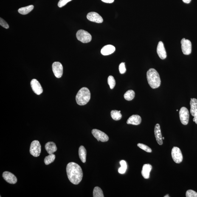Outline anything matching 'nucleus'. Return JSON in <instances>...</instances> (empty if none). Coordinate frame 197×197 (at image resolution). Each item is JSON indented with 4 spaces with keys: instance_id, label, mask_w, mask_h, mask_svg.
<instances>
[{
    "instance_id": "35",
    "label": "nucleus",
    "mask_w": 197,
    "mask_h": 197,
    "mask_svg": "<svg viewBox=\"0 0 197 197\" xmlns=\"http://www.w3.org/2000/svg\"><path fill=\"white\" fill-rule=\"evenodd\" d=\"M184 3L186 4H189L191 1V0H182Z\"/></svg>"
},
{
    "instance_id": "3",
    "label": "nucleus",
    "mask_w": 197,
    "mask_h": 197,
    "mask_svg": "<svg viewBox=\"0 0 197 197\" xmlns=\"http://www.w3.org/2000/svg\"><path fill=\"white\" fill-rule=\"evenodd\" d=\"M90 98V92L89 89L86 87H83L80 89L76 97L77 104L80 105H86L89 102Z\"/></svg>"
},
{
    "instance_id": "13",
    "label": "nucleus",
    "mask_w": 197,
    "mask_h": 197,
    "mask_svg": "<svg viewBox=\"0 0 197 197\" xmlns=\"http://www.w3.org/2000/svg\"><path fill=\"white\" fill-rule=\"evenodd\" d=\"M30 84L32 90L35 94L37 95H40L43 93V88L38 80L35 79H33L31 81Z\"/></svg>"
},
{
    "instance_id": "24",
    "label": "nucleus",
    "mask_w": 197,
    "mask_h": 197,
    "mask_svg": "<svg viewBox=\"0 0 197 197\" xmlns=\"http://www.w3.org/2000/svg\"><path fill=\"white\" fill-rule=\"evenodd\" d=\"M135 95V93L134 91L132 90H129L127 91L124 94V98L127 100H131L134 98Z\"/></svg>"
},
{
    "instance_id": "27",
    "label": "nucleus",
    "mask_w": 197,
    "mask_h": 197,
    "mask_svg": "<svg viewBox=\"0 0 197 197\" xmlns=\"http://www.w3.org/2000/svg\"><path fill=\"white\" fill-rule=\"evenodd\" d=\"M121 167L118 169L119 173L123 174L125 173L127 169V165L126 162L125 160H121L120 162Z\"/></svg>"
},
{
    "instance_id": "21",
    "label": "nucleus",
    "mask_w": 197,
    "mask_h": 197,
    "mask_svg": "<svg viewBox=\"0 0 197 197\" xmlns=\"http://www.w3.org/2000/svg\"><path fill=\"white\" fill-rule=\"evenodd\" d=\"M79 156L81 160L83 163L86 162L87 151L86 149L83 146H81L79 149Z\"/></svg>"
},
{
    "instance_id": "17",
    "label": "nucleus",
    "mask_w": 197,
    "mask_h": 197,
    "mask_svg": "<svg viewBox=\"0 0 197 197\" xmlns=\"http://www.w3.org/2000/svg\"><path fill=\"white\" fill-rule=\"evenodd\" d=\"M115 51V48L112 45H106L102 48L101 50V53L104 56L111 55Z\"/></svg>"
},
{
    "instance_id": "37",
    "label": "nucleus",
    "mask_w": 197,
    "mask_h": 197,
    "mask_svg": "<svg viewBox=\"0 0 197 197\" xmlns=\"http://www.w3.org/2000/svg\"><path fill=\"white\" fill-rule=\"evenodd\" d=\"M162 139H164V137H162Z\"/></svg>"
},
{
    "instance_id": "36",
    "label": "nucleus",
    "mask_w": 197,
    "mask_h": 197,
    "mask_svg": "<svg viewBox=\"0 0 197 197\" xmlns=\"http://www.w3.org/2000/svg\"><path fill=\"white\" fill-rule=\"evenodd\" d=\"M164 197H170V196H169V195H165V196H164Z\"/></svg>"
},
{
    "instance_id": "8",
    "label": "nucleus",
    "mask_w": 197,
    "mask_h": 197,
    "mask_svg": "<svg viewBox=\"0 0 197 197\" xmlns=\"http://www.w3.org/2000/svg\"><path fill=\"white\" fill-rule=\"evenodd\" d=\"M179 116L181 123L184 125H187L188 123L190 117L188 110L185 107H182L179 111Z\"/></svg>"
},
{
    "instance_id": "25",
    "label": "nucleus",
    "mask_w": 197,
    "mask_h": 197,
    "mask_svg": "<svg viewBox=\"0 0 197 197\" xmlns=\"http://www.w3.org/2000/svg\"><path fill=\"white\" fill-rule=\"evenodd\" d=\"M93 197H104L102 189L98 187L94 188L93 191Z\"/></svg>"
},
{
    "instance_id": "38",
    "label": "nucleus",
    "mask_w": 197,
    "mask_h": 197,
    "mask_svg": "<svg viewBox=\"0 0 197 197\" xmlns=\"http://www.w3.org/2000/svg\"><path fill=\"white\" fill-rule=\"evenodd\" d=\"M176 111H178V110H176Z\"/></svg>"
},
{
    "instance_id": "10",
    "label": "nucleus",
    "mask_w": 197,
    "mask_h": 197,
    "mask_svg": "<svg viewBox=\"0 0 197 197\" xmlns=\"http://www.w3.org/2000/svg\"><path fill=\"white\" fill-rule=\"evenodd\" d=\"M52 70L53 73L57 78H61L63 75V68L61 64L59 62H55L53 64Z\"/></svg>"
},
{
    "instance_id": "6",
    "label": "nucleus",
    "mask_w": 197,
    "mask_h": 197,
    "mask_svg": "<svg viewBox=\"0 0 197 197\" xmlns=\"http://www.w3.org/2000/svg\"><path fill=\"white\" fill-rule=\"evenodd\" d=\"M181 49L183 53L185 55H189L192 52V43L188 40L183 38L181 40Z\"/></svg>"
},
{
    "instance_id": "20",
    "label": "nucleus",
    "mask_w": 197,
    "mask_h": 197,
    "mask_svg": "<svg viewBox=\"0 0 197 197\" xmlns=\"http://www.w3.org/2000/svg\"><path fill=\"white\" fill-rule=\"evenodd\" d=\"M45 149L49 154H53L57 149L56 144L53 142H47L45 145Z\"/></svg>"
},
{
    "instance_id": "12",
    "label": "nucleus",
    "mask_w": 197,
    "mask_h": 197,
    "mask_svg": "<svg viewBox=\"0 0 197 197\" xmlns=\"http://www.w3.org/2000/svg\"><path fill=\"white\" fill-rule=\"evenodd\" d=\"M87 17L88 20L92 22L101 23L103 22V18L97 12H90L88 14Z\"/></svg>"
},
{
    "instance_id": "15",
    "label": "nucleus",
    "mask_w": 197,
    "mask_h": 197,
    "mask_svg": "<svg viewBox=\"0 0 197 197\" xmlns=\"http://www.w3.org/2000/svg\"><path fill=\"white\" fill-rule=\"evenodd\" d=\"M157 52L159 58L161 59L164 60L166 58L167 56L166 51L164 47V43L162 41H159L158 43Z\"/></svg>"
},
{
    "instance_id": "34",
    "label": "nucleus",
    "mask_w": 197,
    "mask_h": 197,
    "mask_svg": "<svg viewBox=\"0 0 197 197\" xmlns=\"http://www.w3.org/2000/svg\"><path fill=\"white\" fill-rule=\"evenodd\" d=\"M101 1L104 2L111 4L114 2V0H101Z\"/></svg>"
},
{
    "instance_id": "29",
    "label": "nucleus",
    "mask_w": 197,
    "mask_h": 197,
    "mask_svg": "<svg viewBox=\"0 0 197 197\" xmlns=\"http://www.w3.org/2000/svg\"><path fill=\"white\" fill-rule=\"evenodd\" d=\"M139 148L142 149V150H144L147 152L151 153L152 152V150L151 148L147 146L144 145V144L139 143L137 144Z\"/></svg>"
},
{
    "instance_id": "22",
    "label": "nucleus",
    "mask_w": 197,
    "mask_h": 197,
    "mask_svg": "<svg viewBox=\"0 0 197 197\" xmlns=\"http://www.w3.org/2000/svg\"><path fill=\"white\" fill-rule=\"evenodd\" d=\"M34 7V6L32 5L22 7L18 9V12L21 14H27L33 10Z\"/></svg>"
},
{
    "instance_id": "28",
    "label": "nucleus",
    "mask_w": 197,
    "mask_h": 197,
    "mask_svg": "<svg viewBox=\"0 0 197 197\" xmlns=\"http://www.w3.org/2000/svg\"><path fill=\"white\" fill-rule=\"evenodd\" d=\"M108 83L109 85L110 88L113 89L116 84V82L114 77L112 76H110L108 78Z\"/></svg>"
},
{
    "instance_id": "1",
    "label": "nucleus",
    "mask_w": 197,
    "mask_h": 197,
    "mask_svg": "<svg viewBox=\"0 0 197 197\" xmlns=\"http://www.w3.org/2000/svg\"><path fill=\"white\" fill-rule=\"evenodd\" d=\"M68 179L72 184L77 185L79 184L83 177V172L81 167L78 164L71 162L66 167Z\"/></svg>"
},
{
    "instance_id": "32",
    "label": "nucleus",
    "mask_w": 197,
    "mask_h": 197,
    "mask_svg": "<svg viewBox=\"0 0 197 197\" xmlns=\"http://www.w3.org/2000/svg\"><path fill=\"white\" fill-rule=\"evenodd\" d=\"M72 0H60L58 4V6L59 7H62L66 5L68 2Z\"/></svg>"
},
{
    "instance_id": "30",
    "label": "nucleus",
    "mask_w": 197,
    "mask_h": 197,
    "mask_svg": "<svg viewBox=\"0 0 197 197\" xmlns=\"http://www.w3.org/2000/svg\"><path fill=\"white\" fill-rule=\"evenodd\" d=\"M186 196L187 197H197V193L193 190H188L186 192Z\"/></svg>"
},
{
    "instance_id": "9",
    "label": "nucleus",
    "mask_w": 197,
    "mask_h": 197,
    "mask_svg": "<svg viewBox=\"0 0 197 197\" xmlns=\"http://www.w3.org/2000/svg\"><path fill=\"white\" fill-rule=\"evenodd\" d=\"M92 134L97 140L102 142H106L108 141L109 137L106 134L100 130L94 129L92 130Z\"/></svg>"
},
{
    "instance_id": "19",
    "label": "nucleus",
    "mask_w": 197,
    "mask_h": 197,
    "mask_svg": "<svg viewBox=\"0 0 197 197\" xmlns=\"http://www.w3.org/2000/svg\"><path fill=\"white\" fill-rule=\"evenodd\" d=\"M152 169V166L150 164H146L143 165L141 172L143 177L145 179L149 178L150 173Z\"/></svg>"
},
{
    "instance_id": "31",
    "label": "nucleus",
    "mask_w": 197,
    "mask_h": 197,
    "mask_svg": "<svg viewBox=\"0 0 197 197\" xmlns=\"http://www.w3.org/2000/svg\"><path fill=\"white\" fill-rule=\"evenodd\" d=\"M119 71L121 74H125L126 72V68L125 67V63H122L119 66Z\"/></svg>"
},
{
    "instance_id": "26",
    "label": "nucleus",
    "mask_w": 197,
    "mask_h": 197,
    "mask_svg": "<svg viewBox=\"0 0 197 197\" xmlns=\"http://www.w3.org/2000/svg\"><path fill=\"white\" fill-rule=\"evenodd\" d=\"M56 156L53 154H50L48 156H46L44 159V162L46 165H48L49 164L53 162L55 160Z\"/></svg>"
},
{
    "instance_id": "16",
    "label": "nucleus",
    "mask_w": 197,
    "mask_h": 197,
    "mask_svg": "<svg viewBox=\"0 0 197 197\" xmlns=\"http://www.w3.org/2000/svg\"><path fill=\"white\" fill-rule=\"evenodd\" d=\"M154 132L157 142L159 145H162L163 144L162 137L161 133L160 126L159 124H157L155 126Z\"/></svg>"
},
{
    "instance_id": "2",
    "label": "nucleus",
    "mask_w": 197,
    "mask_h": 197,
    "mask_svg": "<svg viewBox=\"0 0 197 197\" xmlns=\"http://www.w3.org/2000/svg\"><path fill=\"white\" fill-rule=\"evenodd\" d=\"M146 75L148 84L152 88L155 89L160 86L161 83L160 77L156 69L153 68L150 69L147 72Z\"/></svg>"
},
{
    "instance_id": "11",
    "label": "nucleus",
    "mask_w": 197,
    "mask_h": 197,
    "mask_svg": "<svg viewBox=\"0 0 197 197\" xmlns=\"http://www.w3.org/2000/svg\"><path fill=\"white\" fill-rule=\"evenodd\" d=\"M190 105L191 114L194 117L193 121L197 124V99L191 98V99Z\"/></svg>"
},
{
    "instance_id": "14",
    "label": "nucleus",
    "mask_w": 197,
    "mask_h": 197,
    "mask_svg": "<svg viewBox=\"0 0 197 197\" xmlns=\"http://www.w3.org/2000/svg\"><path fill=\"white\" fill-rule=\"evenodd\" d=\"M2 177L6 181L10 184H16L17 181V179L16 176L9 172H4L3 173Z\"/></svg>"
},
{
    "instance_id": "23",
    "label": "nucleus",
    "mask_w": 197,
    "mask_h": 197,
    "mask_svg": "<svg viewBox=\"0 0 197 197\" xmlns=\"http://www.w3.org/2000/svg\"><path fill=\"white\" fill-rule=\"evenodd\" d=\"M111 115L112 118L115 121L120 120L122 117L121 111H118L116 110H114L111 111Z\"/></svg>"
},
{
    "instance_id": "7",
    "label": "nucleus",
    "mask_w": 197,
    "mask_h": 197,
    "mask_svg": "<svg viewBox=\"0 0 197 197\" xmlns=\"http://www.w3.org/2000/svg\"><path fill=\"white\" fill-rule=\"evenodd\" d=\"M172 157L173 160L176 163L179 164L182 162L183 156L180 149L177 147H174L172 150Z\"/></svg>"
},
{
    "instance_id": "5",
    "label": "nucleus",
    "mask_w": 197,
    "mask_h": 197,
    "mask_svg": "<svg viewBox=\"0 0 197 197\" xmlns=\"http://www.w3.org/2000/svg\"><path fill=\"white\" fill-rule=\"evenodd\" d=\"M41 145L39 141H33L31 143L30 152L35 157H38L41 152Z\"/></svg>"
},
{
    "instance_id": "18",
    "label": "nucleus",
    "mask_w": 197,
    "mask_h": 197,
    "mask_svg": "<svg viewBox=\"0 0 197 197\" xmlns=\"http://www.w3.org/2000/svg\"><path fill=\"white\" fill-rule=\"evenodd\" d=\"M142 119L140 116L137 115H133L129 118L127 121L128 124L138 125H139L141 122Z\"/></svg>"
},
{
    "instance_id": "33",
    "label": "nucleus",
    "mask_w": 197,
    "mask_h": 197,
    "mask_svg": "<svg viewBox=\"0 0 197 197\" xmlns=\"http://www.w3.org/2000/svg\"><path fill=\"white\" fill-rule=\"evenodd\" d=\"M0 25L5 29H7L9 28V26L7 23L1 18H0Z\"/></svg>"
},
{
    "instance_id": "4",
    "label": "nucleus",
    "mask_w": 197,
    "mask_h": 197,
    "mask_svg": "<svg viewBox=\"0 0 197 197\" xmlns=\"http://www.w3.org/2000/svg\"><path fill=\"white\" fill-rule=\"evenodd\" d=\"M76 36L77 40L83 43H89L92 40V36L90 34L83 30L77 31Z\"/></svg>"
}]
</instances>
